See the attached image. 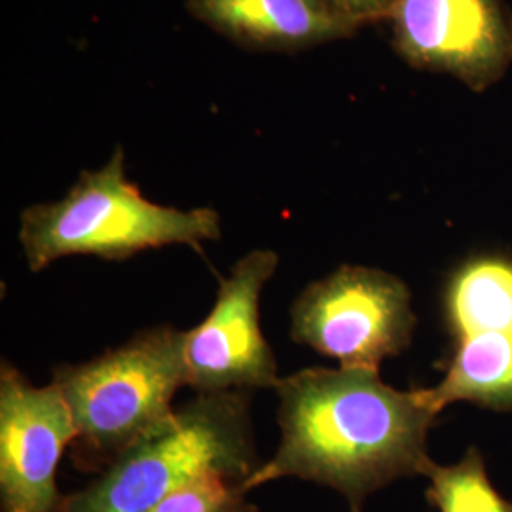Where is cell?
I'll use <instances>...</instances> for the list:
<instances>
[{
	"mask_svg": "<svg viewBox=\"0 0 512 512\" xmlns=\"http://www.w3.org/2000/svg\"><path fill=\"white\" fill-rule=\"evenodd\" d=\"M281 440L274 458L245 480L251 492L277 478H302L366 495L403 476L427 475V431L439 412L423 389L399 391L372 368H306L275 385Z\"/></svg>",
	"mask_w": 512,
	"mask_h": 512,
	"instance_id": "6da1fadb",
	"label": "cell"
},
{
	"mask_svg": "<svg viewBox=\"0 0 512 512\" xmlns=\"http://www.w3.org/2000/svg\"><path fill=\"white\" fill-rule=\"evenodd\" d=\"M260 465L249 393L198 395L133 442L88 488L65 497L61 512H147L203 476L245 484Z\"/></svg>",
	"mask_w": 512,
	"mask_h": 512,
	"instance_id": "7a4b0ae2",
	"label": "cell"
},
{
	"mask_svg": "<svg viewBox=\"0 0 512 512\" xmlns=\"http://www.w3.org/2000/svg\"><path fill=\"white\" fill-rule=\"evenodd\" d=\"M222 236L215 209H175L147 200L126 177V156L116 148L101 169L82 171L61 200L21 213L19 241L31 272L63 256L126 260L167 245L200 247Z\"/></svg>",
	"mask_w": 512,
	"mask_h": 512,
	"instance_id": "3957f363",
	"label": "cell"
},
{
	"mask_svg": "<svg viewBox=\"0 0 512 512\" xmlns=\"http://www.w3.org/2000/svg\"><path fill=\"white\" fill-rule=\"evenodd\" d=\"M184 340L183 330L156 327L92 361L54 368L84 465H110L173 414V397L186 385Z\"/></svg>",
	"mask_w": 512,
	"mask_h": 512,
	"instance_id": "277c9868",
	"label": "cell"
},
{
	"mask_svg": "<svg viewBox=\"0 0 512 512\" xmlns=\"http://www.w3.org/2000/svg\"><path fill=\"white\" fill-rule=\"evenodd\" d=\"M296 344L340 361L372 368L410 346L416 315L408 287L395 275L365 266H342L311 283L294 302Z\"/></svg>",
	"mask_w": 512,
	"mask_h": 512,
	"instance_id": "5b68a950",
	"label": "cell"
},
{
	"mask_svg": "<svg viewBox=\"0 0 512 512\" xmlns=\"http://www.w3.org/2000/svg\"><path fill=\"white\" fill-rule=\"evenodd\" d=\"M279 266L270 249L239 258L228 277L220 279L211 313L186 332V385L198 395L253 391L279 382L274 351L260 330L258 300Z\"/></svg>",
	"mask_w": 512,
	"mask_h": 512,
	"instance_id": "8992f818",
	"label": "cell"
},
{
	"mask_svg": "<svg viewBox=\"0 0 512 512\" xmlns=\"http://www.w3.org/2000/svg\"><path fill=\"white\" fill-rule=\"evenodd\" d=\"M393 46L408 65L450 74L486 92L512 65V10L507 0H397Z\"/></svg>",
	"mask_w": 512,
	"mask_h": 512,
	"instance_id": "52a82bcc",
	"label": "cell"
},
{
	"mask_svg": "<svg viewBox=\"0 0 512 512\" xmlns=\"http://www.w3.org/2000/svg\"><path fill=\"white\" fill-rule=\"evenodd\" d=\"M76 439L59 387L31 384L18 368H0V509L61 512L57 465Z\"/></svg>",
	"mask_w": 512,
	"mask_h": 512,
	"instance_id": "ba28073f",
	"label": "cell"
},
{
	"mask_svg": "<svg viewBox=\"0 0 512 512\" xmlns=\"http://www.w3.org/2000/svg\"><path fill=\"white\" fill-rule=\"evenodd\" d=\"M188 12L239 46L274 52L329 44L361 29L327 0H188Z\"/></svg>",
	"mask_w": 512,
	"mask_h": 512,
	"instance_id": "9c48e42d",
	"label": "cell"
},
{
	"mask_svg": "<svg viewBox=\"0 0 512 512\" xmlns=\"http://www.w3.org/2000/svg\"><path fill=\"white\" fill-rule=\"evenodd\" d=\"M456 351L437 387L423 389L435 412L456 401L512 408V330L454 338Z\"/></svg>",
	"mask_w": 512,
	"mask_h": 512,
	"instance_id": "30bf717a",
	"label": "cell"
},
{
	"mask_svg": "<svg viewBox=\"0 0 512 512\" xmlns=\"http://www.w3.org/2000/svg\"><path fill=\"white\" fill-rule=\"evenodd\" d=\"M442 306L454 338L512 330V258L480 255L463 262L446 283Z\"/></svg>",
	"mask_w": 512,
	"mask_h": 512,
	"instance_id": "8fae6325",
	"label": "cell"
},
{
	"mask_svg": "<svg viewBox=\"0 0 512 512\" xmlns=\"http://www.w3.org/2000/svg\"><path fill=\"white\" fill-rule=\"evenodd\" d=\"M429 503L439 512H512V503L490 482L482 454L471 448L456 465L429 469Z\"/></svg>",
	"mask_w": 512,
	"mask_h": 512,
	"instance_id": "7c38bea8",
	"label": "cell"
},
{
	"mask_svg": "<svg viewBox=\"0 0 512 512\" xmlns=\"http://www.w3.org/2000/svg\"><path fill=\"white\" fill-rule=\"evenodd\" d=\"M243 482L228 476H203L147 512H253Z\"/></svg>",
	"mask_w": 512,
	"mask_h": 512,
	"instance_id": "4fadbf2b",
	"label": "cell"
},
{
	"mask_svg": "<svg viewBox=\"0 0 512 512\" xmlns=\"http://www.w3.org/2000/svg\"><path fill=\"white\" fill-rule=\"evenodd\" d=\"M342 16L353 19L361 27L372 21L389 18L397 0H327Z\"/></svg>",
	"mask_w": 512,
	"mask_h": 512,
	"instance_id": "5bb4252c",
	"label": "cell"
}]
</instances>
